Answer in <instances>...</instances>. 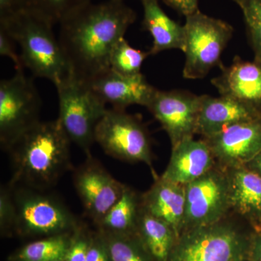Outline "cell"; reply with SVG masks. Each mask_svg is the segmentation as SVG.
Listing matches in <instances>:
<instances>
[{"instance_id":"1","label":"cell","mask_w":261,"mask_h":261,"mask_svg":"<svg viewBox=\"0 0 261 261\" xmlns=\"http://www.w3.org/2000/svg\"><path fill=\"white\" fill-rule=\"evenodd\" d=\"M137 15L124 2L90 3L61 20L58 42L70 73L88 82L110 68L113 49Z\"/></svg>"},{"instance_id":"2","label":"cell","mask_w":261,"mask_h":261,"mask_svg":"<svg viewBox=\"0 0 261 261\" xmlns=\"http://www.w3.org/2000/svg\"><path fill=\"white\" fill-rule=\"evenodd\" d=\"M70 143L58 119L39 121L5 149L13 170L10 185L47 191L71 168Z\"/></svg>"},{"instance_id":"3","label":"cell","mask_w":261,"mask_h":261,"mask_svg":"<svg viewBox=\"0 0 261 261\" xmlns=\"http://www.w3.org/2000/svg\"><path fill=\"white\" fill-rule=\"evenodd\" d=\"M53 27L45 19L23 9L0 20V27L20 47L24 68L30 70L33 76L46 79L56 86L70 70Z\"/></svg>"},{"instance_id":"4","label":"cell","mask_w":261,"mask_h":261,"mask_svg":"<svg viewBox=\"0 0 261 261\" xmlns=\"http://www.w3.org/2000/svg\"><path fill=\"white\" fill-rule=\"evenodd\" d=\"M255 230L229 216L216 224L182 231L168 261H242L248 258Z\"/></svg>"},{"instance_id":"5","label":"cell","mask_w":261,"mask_h":261,"mask_svg":"<svg viewBox=\"0 0 261 261\" xmlns=\"http://www.w3.org/2000/svg\"><path fill=\"white\" fill-rule=\"evenodd\" d=\"M59 100L61 123L71 142L91 154L96 127L107 111L106 104L88 84L70 73L56 86Z\"/></svg>"},{"instance_id":"6","label":"cell","mask_w":261,"mask_h":261,"mask_svg":"<svg viewBox=\"0 0 261 261\" xmlns=\"http://www.w3.org/2000/svg\"><path fill=\"white\" fill-rule=\"evenodd\" d=\"M13 187L17 209L15 234L46 238L73 233L82 224L56 196L29 187Z\"/></svg>"},{"instance_id":"7","label":"cell","mask_w":261,"mask_h":261,"mask_svg":"<svg viewBox=\"0 0 261 261\" xmlns=\"http://www.w3.org/2000/svg\"><path fill=\"white\" fill-rule=\"evenodd\" d=\"M184 78L200 80L221 62V56L233 35V27L224 20L200 11L186 18Z\"/></svg>"},{"instance_id":"8","label":"cell","mask_w":261,"mask_h":261,"mask_svg":"<svg viewBox=\"0 0 261 261\" xmlns=\"http://www.w3.org/2000/svg\"><path fill=\"white\" fill-rule=\"evenodd\" d=\"M94 140L106 154L129 163H143L158 175L152 166L150 138L142 121L125 110H107L96 127Z\"/></svg>"},{"instance_id":"9","label":"cell","mask_w":261,"mask_h":261,"mask_svg":"<svg viewBox=\"0 0 261 261\" xmlns=\"http://www.w3.org/2000/svg\"><path fill=\"white\" fill-rule=\"evenodd\" d=\"M40 96L23 70L0 82V143L6 149L24 132L41 121Z\"/></svg>"},{"instance_id":"10","label":"cell","mask_w":261,"mask_h":261,"mask_svg":"<svg viewBox=\"0 0 261 261\" xmlns=\"http://www.w3.org/2000/svg\"><path fill=\"white\" fill-rule=\"evenodd\" d=\"M185 192L183 231L216 224L231 214L227 173L218 164L187 185Z\"/></svg>"},{"instance_id":"11","label":"cell","mask_w":261,"mask_h":261,"mask_svg":"<svg viewBox=\"0 0 261 261\" xmlns=\"http://www.w3.org/2000/svg\"><path fill=\"white\" fill-rule=\"evenodd\" d=\"M73 185L86 214L97 225L121 198L126 185L116 179L92 154L73 171Z\"/></svg>"},{"instance_id":"12","label":"cell","mask_w":261,"mask_h":261,"mask_svg":"<svg viewBox=\"0 0 261 261\" xmlns=\"http://www.w3.org/2000/svg\"><path fill=\"white\" fill-rule=\"evenodd\" d=\"M201 96L184 90L155 91L147 106L175 147L197 135Z\"/></svg>"},{"instance_id":"13","label":"cell","mask_w":261,"mask_h":261,"mask_svg":"<svg viewBox=\"0 0 261 261\" xmlns=\"http://www.w3.org/2000/svg\"><path fill=\"white\" fill-rule=\"evenodd\" d=\"M202 139L221 167L245 166L261 151V118L236 123L212 137Z\"/></svg>"},{"instance_id":"14","label":"cell","mask_w":261,"mask_h":261,"mask_svg":"<svg viewBox=\"0 0 261 261\" xmlns=\"http://www.w3.org/2000/svg\"><path fill=\"white\" fill-rule=\"evenodd\" d=\"M87 83L103 102L118 110H125L134 105L147 107L157 90L142 73L126 76L111 69Z\"/></svg>"},{"instance_id":"15","label":"cell","mask_w":261,"mask_h":261,"mask_svg":"<svg viewBox=\"0 0 261 261\" xmlns=\"http://www.w3.org/2000/svg\"><path fill=\"white\" fill-rule=\"evenodd\" d=\"M211 83L220 95L236 99L261 112V62L244 61L235 56L229 66H221V73Z\"/></svg>"},{"instance_id":"16","label":"cell","mask_w":261,"mask_h":261,"mask_svg":"<svg viewBox=\"0 0 261 261\" xmlns=\"http://www.w3.org/2000/svg\"><path fill=\"white\" fill-rule=\"evenodd\" d=\"M211 149L205 140L186 139L172 147L169 162L161 178L186 186L216 166Z\"/></svg>"},{"instance_id":"17","label":"cell","mask_w":261,"mask_h":261,"mask_svg":"<svg viewBox=\"0 0 261 261\" xmlns=\"http://www.w3.org/2000/svg\"><path fill=\"white\" fill-rule=\"evenodd\" d=\"M231 213L254 230L261 229V177L246 166L225 168Z\"/></svg>"},{"instance_id":"18","label":"cell","mask_w":261,"mask_h":261,"mask_svg":"<svg viewBox=\"0 0 261 261\" xmlns=\"http://www.w3.org/2000/svg\"><path fill=\"white\" fill-rule=\"evenodd\" d=\"M261 118L256 108L231 98L201 95L197 135L202 138L212 137L228 126Z\"/></svg>"},{"instance_id":"19","label":"cell","mask_w":261,"mask_h":261,"mask_svg":"<svg viewBox=\"0 0 261 261\" xmlns=\"http://www.w3.org/2000/svg\"><path fill=\"white\" fill-rule=\"evenodd\" d=\"M154 179L152 187L141 195V206L148 214L169 225L178 238L185 221V186L163 179L161 176Z\"/></svg>"},{"instance_id":"20","label":"cell","mask_w":261,"mask_h":261,"mask_svg":"<svg viewBox=\"0 0 261 261\" xmlns=\"http://www.w3.org/2000/svg\"><path fill=\"white\" fill-rule=\"evenodd\" d=\"M142 25L152 37L150 56L168 49H185L184 25L172 20L160 6L159 0H142Z\"/></svg>"},{"instance_id":"21","label":"cell","mask_w":261,"mask_h":261,"mask_svg":"<svg viewBox=\"0 0 261 261\" xmlns=\"http://www.w3.org/2000/svg\"><path fill=\"white\" fill-rule=\"evenodd\" d=\"M136 234L152 261H168L178 239L169 225L148 214L142 206Z\"/></svg>"},{"instance_id":"22","label":"cell","mask_w":261,"mask_h":261,"mask_svg":"<svg viewBox=\"0 0 261 261\" xmlns=\"http://www.w3.org/2000/svg\"><path fill=\"white\" fill-rule=\"evenodd\" d=\"M141 207V196L126 186L121 198L108 211L97 225L102 232L136 235Z\"/></svg>"},{"instance_id":"23","label":"cell","mask_w":261,"mask_h":261,"mask_svg":"<svg viewBox=\"0 0 261 261\" xmlns=\"http://www.w3.org/2000/svg\"><path fill=\"white\" fill-rule=\"evenodd\" d=\"M71 233L46 237L20 247L8 261H53L64 259Z\"/></svg>"},{"instance_id":"24","label":"cell","mask_w":261,"mask_h":261,"mask_svg":"<svg viewBox=\"0 0 261 261\" xmlns=\"http://www.w3.org/2000/svg\"><path fill=\"white\" fill-rule=\"evenodd\" d=\"M90 3L92 0H17L18 10H28L53 25L59 24L72 12Z\"/></svg>"},{"instance_id":"25","label":"cell","mask_w":261,"mask_h":261,"mask_svg":"<svg viewBox=\"0 0 261 261\" xmlns=\"http://www.w3.org/2000/svg\"><path fill=\"white\" fill-rule=\"evenodd\" d=\"M102 233L107 243L111 261H152L137 234Z\"/></svg>"},{"instance_id":"26","label":"cell","mask_w":261,"mask_h":261,"mask_svg":"<svg viewBox=\"0 0 261 261\" xmlns=\"http://www.w3.org/2000/svg\"><path fill=\"white\" fill-rule=\"evenodd\" d=\"M148 51L132 47L125 38L117 43L112 51L110 61V68L113 71L126 76L141 74V68L147 57Z\"/></svg>"},{"instance_id":"27","label":"cell","mask_w":261,"mask_h":261,"mask_svg":"<svg viewBox=\"0 0 261 261\" xmlns=\"http://www.w3.org/2000/svg\"><path fill=\"white\" fill-rule=\"evenodd\" d=\"M243 13L254 59L261 62V0H233Z\"/></svg>"},{"instance_id":"28","label":"cell","mask_w":261,"mask_h":261,"mask_svg":"<svg viewBox=\"0 0 261 261\" xmlns=\"http://www.w3.org/2000/svg\"><path fill=\"white\" fill-rule=\"evenodd\" d=\"M17 209L13 187L9 183L0 188V232L3 237L15 234Z\"/></svg>"},{"instance_id":"29","label":"cell","mask_w":261,"mask_h":261,"mask_svg":"<svg viewBox=\"0 0 261 261\" xmlns=\"http://www.w3.org/2000/svg\"><path fill=\"white\" fill-rule=\"evenodd\" d=\"M92 233L87 226L81 224L71 233L65 261H87Z\"/></svg>"},{"instance_id":"30","label":"cell","mask_w":261,"mask_h":261,"mask_svg":"<svg viewBox=\"0 0 261 261\" xmlns=\"http://www.w3.org/2000/svg\"><path fill=\"white\" fill-rule=\"evenodd\" d=\"M87 261H111L107 243L102 232H92Z\"/></svg>"},{"instance_id":"31","label":"cell","mask_w":261,"mask_h":261,"mask_svg":"<svg viewBox=\"0 0 261 261\" xmlns=\"http://www.w3.org/2000/svg\"><path fill=\"white\" fill-rule=\"evenodd\" d=\"M14 40L3 27H0V55L10 58L14 63L16 70H23L20 55L15 50Z\"/></svg>"},{"instance_id":"32","label":"cell","mask_w":261,"mask_h":261,"mask_svg":"<svg viewBox=\"0 0 261 261\" xmlns=\"http://www.w3.org/2000/svg\"><path fill=\"white\" fill-rule=\"evenodd\" d=\"M170 8H173L186 18L198 11V0H161Z\"/></svg>"},{"instance_id":"33","label":"cell","mask_w":261,"mask_h":261,"mask_svg":"<svg viewBox=\"0 0 261 261\" xmlns=\"http://www.w3.org/2000/svg\"><path fill=\"white\" fill-rule=\"evenodd\" d=\"M248 258L251 261H261V229L252 234Z\"/></svg>"},{"instance_id":"34","label":"cell","mask_w":261,"mask_h":261,"mask_svg":"<svg viewBox=\"0 0 261 261\" xmlns=\"http://www.w3.org/2000/svg\"><path fill=\"white\" fill-rule=\"evenodd\" d=\"M17 10V0H0V20L8 18Z\"/></svg>"},{"instance_id":"35","label":"cell","mask_w":261,"mask_h":261,"mask_svg":"<svg viewBox=\"0 0 261 261\" xmlns=\"http://www.w3.org/2000/svg\"><path fill=\"white\" fill-rule=\"evenodd\" d=\"M245 166L253 172L256 173L261 177V151Z\"/></svg>"},{"instance_id":"36","label":"cell","mask_w":261,"mask_h":261,"mask_svg":"<svg viewBox=\"0 0 261 261\" xmlns=\"http://www.w3.org/2000/svg\"><path fill=\"white\" fill-rule=\"evenodd\" d=\"M53 261H65L64 259H58V260H55Z\"/></svg>"},{"instance_id":"37","label":"cell","mask_w":261,"mask_h":261,"mask_svg":"<svg viewBox=\"0 0 261 261\" xmlns=\"http://www.w3.org/2000/svg\"><path fill=\"white\" fill-rule=\"evenodd\" d=\"M242 261H251V260H250V259H249V258H246V259H245V260H243Z\"/></svg>"},{"instance_id":"38","label":"cell","mask_w":261,"mask_h":261,"mask_svg":"<svg viewBox=\"0 0 261 261\" xmlns=\"http://www.w3.org/2000/svg\"><path fill=\"white\" fill-rule=\"evenodd\" d=\"M119 1H124V0H119ZM142 0H141V2H142Z\"/></svg>"}]
</instances>
